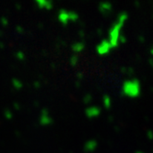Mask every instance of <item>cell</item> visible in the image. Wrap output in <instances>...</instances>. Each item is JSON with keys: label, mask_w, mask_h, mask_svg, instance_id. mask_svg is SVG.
<instances>
[{"label": "cell", "mask_w": 153, "mask_h": 153, "mask_svg": "<svg viewBox=\"0 0 153 153\" xmlns=\"http://www.w3.org/2000/svg\"><path fill=\"white\" fill-rule=\"evenodd\" d=\"M126 15H121L119 17V19L116 21V23L113 26L111 32H110V39H109V43H110L111 47H114L117 45L120 37V31L122 30V27L126 19Z\"/></svg>", "instance_id": "cell-1"}, {"label": "cell", "mask_w": 153, "mask_h": 153, "mask_svg": "<svg viewBox=\"0 0 153 153\" xmlns=\"http://www.w3.org/2000/svg\"><path fill=\"white\" fill-rule=\"evenodd\" d=\"M123 93L129 98H136L140 94V84L136 79L126 80L123 85Z\"/></svg>", "instance_id": "cell-2"}, {"label": "cell", "mask_w": 153, "mask_h": 153, "mask_svg": "<svg viewBox=\"0 0 153 153\" xmlns=\"http://www.w3.org/2000/svg\"><path fill=\"white\" fill-rule=\"evenodd\" d=\"M111 48L112 47L110 45V43H109V42H103L99 47V53H102V54L106 53L109 52V50H110Z\"/></svg>", "instance_id": "cell-3"}, {"label": "cell", "mask_w": 153, "mask_h": 153, "mask_svg": "<svg viewBox=\"0 0 153 153\" xmlns=\"http://www.w3.org/2000/svg\"><path fill=\"white\" fill-rule=\"evenodd\" d=\"M152 53H153V49H152Z\"/></svg>", "instance_id": "cell-4"}]
</instances>
